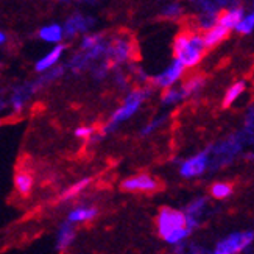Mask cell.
I'll return each mask as SVG.
<instances>
[{"label": "cell", "mask_w": 254, "mask_h": 254, "mask_svg": "<svg viewBox=\"0 0 254 254\" xmlns=\"http://www.w3.org/2000/svg\"><path fill=\"white\" fill-rule=\"evenodd\" d=\"M203 36L196 31L180 33L173 41V55L186 69H193L200 64L206 55Z\"/></svg>", "instance_id": "1"}, {"label": "cell", "mask_w": 254, "mask_h": 254, "mask_svg": "<svg viewBox=\"0 0 254 254\" xmlns=\"http://www.w3.org/2000/svg\"><path fill=\"white\" fill-rule=\"evenodd\" d=\"M150 95H151V92H150V89H147V87H139V89H132L131 92H128V95L124 98L122 105H120L111 114V117L108 119V122L102 131L105 134L106 132H113L120 124H124L125 120L134 116L140 109V106L145 103V100H148Z\"/></svg>", "instance_id": "2"}, {"label": "cell", "mask_w": 254, "mask_h": 254, "mask_svg": "<svg viewBox=\"0 0 254 254\" xmlns=\"http://www.w3.org/2000/svg\"><path fill=\"white\" fill-rule=\"evenodd\" d=\"M132 53H134V47L128 38H116L113 41H109L106 44V52H105V58L109 65H116V64H122L128 61Z\"/></svg>", "instance_id": "3"}, {"label": "cell", "mask_w": 254, "mask_h": 254, "mask_svg": "<svg viewBox=\"0 0 254 254\" xmlns=\"http://www.w3.org/2000/svg\"><path fill=\"white\" fill-rule=\"evenodd\" d=\"M253 237H254L253 231L229 234L226 239L218 242L214 254H237L240 251H244L247 247H250V244L253 242Z\"/></svg>", "instance_id": "4"}, {"label": "cell", "mask_w": 254, "mask_h": 254, "mask_svg": "<svg viewBox=\"0 0 254 254\" xmlns=\"http://www.w3.org/2000/svg\"><path fill=\"white\" fill-rule=\"evenodd\" d=\"M211 164V150H206L195 154V156L186 159L180 165V173L184 178H195V176H201Z\"/></svg>", "instance_id": "5"}, {"label": "cell", "mask_w": 254, "mask_h": 254, "mask_svg": "<svg viewBox=\"0 0 254 254\" xmlns=\"http://www.w3.org/2000/svg\"><path fill=\"white\" fill-rule=\"evenodd\" d=\"M186 70L187 69L184 67V65L175 58L169 64V67H165L162 72H159L158 75L153 76L151 83L156 86V87H159V89H167V87L175 86L176 83H178L183 78V75H184Z\"/></svg>", "instance_id": "6"}, {"label": "cell", "mask_w": 254, "mask_h": 254, "mask_svg": "<svg viewBox=\"0 0 254 254\" xmlns=\"http://www.w3.org/2000/svg\"><path fill=\"white\" fill-rule=\"evenodd\" d=\"M183 226H184V212L175 211V209L170 207L161 209V212L158 215V229L162 237L169 236L172 231Z\"/></svg>", "instance_id": "7"}, {"label": "cell", "mask_w": 254, "mask_h": 254, "mask_svg": "<svg viewBox=\"0 0 254 254\" xmlns=\"http://www.w3.org/2000/svg\"><path fill=\"white\" fill-rule=\"evenodd\" d=\"M158 187H159L158 181L147 173L131 176V178H127L122 183V189L129 190V192H153V190H156Z\"/></svg>", "instance_id": "8"}, {"label": "cell", "mask_w": 254, "mask_h": 254, "mask_svg": "<svg viewBox=\"0 0 254 254\" xmlns=\"http://www.w3.org/2000/svg\"><path fill=\"white\" fill-rule=\"evenodd\" d=\"M64 50H65V47L63 46V44H55V47L50 52H47L42 58H39L36 61L35 70L38 73H46L50 69H53L55 65H58V63H60V60L63 57Z\"/></svg>", "instance_id": "9"}, {"label": "cell", "mask_w": 254, "mask_h": 254, "mask_svg": "<svg viewBox=\"0 0 254 254\" xmlns=\"http://www.w3.org/2000/svg\"><path fill=\"white\" fill-rule=\"evenodd\" d=\"M94 24V20L91 17H86L83 14H73L67 19L64 25V35L69 36V38H73L76 35H81V33H86L89 30Z\"/></svg>", "instance_id": "10"}, {"label": "cell", "mask_w": 254, "mask_h": 254, "mask_svg": "<svg viewBox=\"0 0 254 254\" xmlns=\"http://www.w3.org/2000/svg\"><path fill=\"white\" fill-rule=\"evenodd\" d=\"M229 30L225 28L223 25H220V24H215L211 27V28H207L206 33L203 35V41H204V46L206 49H214L217 47L220 42H223L228 36H229Z\"/></svg>", "instance_id": "11"}, {"label": "cell", "mask_w": 254, "mask_h": 254, "mask_svg": "<svg viewBox=\"0 0 254 254\" xmlns=\"http://www.w3.org/2000/svg\"><path fill=\"white\" fill-rule=\"evenodd\" d=\"M245 14L244 8L240 6H231L228 8L226 11H223V13L217 14V24L223 25L225 28H228L229 31H233L234 27L237 25V22L240 20V17Z\"/></svg>", "instance_id": "12"}, {"label": "cell", "mask_w": 254, "mask_h": 254, "mask_svg": "<svg viewBox=\"0 0 254 254\" xmlns=\"http://www.w3.org/2000/svg\"><path fill=\"white\" fill-rule=\"evenodd\" d=\"M38 36L41 41L49 42V44H60L64 38V30L60 24H49L44 25L39 31Z\"/></svg>", "instance_id": "13"}, {"label": "cell", "mask_w": 254, "mask_h": 254, "mask_svg": "<svg viewBox=\"0 0 254 254\" xmlns=\"http://www.w3.org/2000/svg\"><path fill=\"white\" fill-rule=\"evenodd\" d=\"M204 84H206V80L201 75H195V76H190V78H187L180 87L183 98L186 100V98H189V97L195 95L196 92H200L204 87Z\"/></svg>", "instance_id": "14"}, {"label": "cell", "mask_w": 254, "mask_h": 254, "mask_svg": "<svg viewBox=\"0 0 254 254\" xmlns=\"http://www.w3.org/2000/svg\"><path fill=\"white\" fill-rule=\"evenodd\" d=\"M245 91H247V81H244V80H239L234 84H231L223 97V108L233 106L239 98L244 95Z\"/></svg>", "instance_id": "15"}, {"label": "cell", "mask_w": 254, "mask_h": 254, "mask_svg": "<svg viewBox=\"0 0 254 254\" xmlns=\"http://www.w3.org/2000/svg\"><path fill=\"white\" fill-rule=\"evenodd\" d=\"M75 239V229L70 222H65L61 225L58 231V239H57V248L58 250H65Z\"/></svg>", "instance_id": "16"}, {"label": "cell", "mask_w": 254, "mask_h": 254, "mask_svg": "<svg viewBox=\"0 0 254 254\" xmlns=\"http://www.w3.org/2000/svg\"><path fill=\"white\" fill-rule=\"evenodd\" d=\"M98 215V211L95 207H76L69 214V222L70 223H81V222H89Z\"/></svg>", "instance_id": "17"}, {"label": "cell", "mask_w": 254, "mask_h": 254, "mask_svg": "<svg viewBox=\"0 0 254 254\" xmlns=\"http://www.w3.org/2000/svg\"><path fill=\"white\" fill-rule=\"evenodd\" d=\"M14 184H16V190L27 196L31 192V187H33V176L27 172H19L14 178Z\"/></svg>", "instance_id": "18"}, {"label": "cell", "mask_w": 254, "mask_h": 254, "mask_svg": "<svg viewBox=\"0 0 254 254\" xmlns=\"http://www.w3.org/2000/svg\"><path fill=\"white\" fill-rule=\"evenodd\" d=\"M183 94L180 91V87H167V89H164V94L161 97V102L164 106H175L176 103L183 102Z\"/></svg>", "instance_id": "19"}, {"label": "cell", "mask_w": 254, "mask_h": 254, "mask_svg": "<svg viewBox=\"0 0 254 254\" xmlns=\"http://www.w3.org/2000/svg\"><path fill=\"white\" fill-rule=\"evenodd\" d=\"M89 183H91V180L89 178H83V180H80V181H76L75 184H72L69 189H65L64 192H63V195H61V200H64V201H69V200H72V198H75L76 195H80L87 186H89Z\"/></svg>", "instance_id": "20"}, {"label": "cell", "mask_w": 254, "mask_h": 254, "mask_svg": "<svg viewBox=\"0 0 254 254\" xmlns=\"http://www.w3.org/2000/svg\"><path fill=\"white\" fill-rule=\"evenodd\" d=\"M234 30L240 35H251L253 30H254V14L253 13H248V14H244L240 17V20L237 22V25L234 27Z\"/></svg>", "instance_id": "21"}, {"label": "cell", "mask_w": 254, "mask_h": 254, "mask_svg": "<svg viewBox=\"0 0 254 254\" xmlns=\"http://www.w3.org/2000/svg\"><path fill=\"white\" fill-rule=\"evenodd\" d=\"M211 193L217 200H225V198L231 196V193H233V186L228 183H215L211 187Z\"/></svg>", "instance_id": "22"}, {"label": "cell", "mask_w": 254, "mask_h": 254, "mask_svg": "<svg viewBox=\"0 0 254 254\" xmlns=\"http://www.w3.org/2000/svg\"><path fill=\"white\" fill-rule=\"evenodd\" d=\"M206 204H207V200L206 198H198V200H195V201H192L189 206L186 207V215H192V217H200V214L204 211V207H206Z\"/></svg>", "instance_id": "23"}, {"label": "cell", "mask_w": 254, "mask_h": 254, "mask_svg": "<svg viewBox=\"0 0 254 254\" xmlns=\"http://www.w3.org/2000/svg\"><path fill=\"white\" fill-rule=\"evenodd\" d=\"M105 38L102 35H86L84 38H81V42H80V49L83 52H87L91 50L92 47H95L97 44H100Z\"/></svg>", "instance_id": "24"}, {"label": "cell", "mask_w": 254, "mask_h": 254, "mask_svg": "<svg viewBox=\"0 0 254 254\" xmlns=\"http://www.w3.org/2000/svg\"><path fill=\"white\" fill-rule=\"evenodd\" d=\"M189 234H190L189 231H187V229L183 226V228H178V229L172 231V233H170L169 236H165L164 239H165V242H169V244L176 245V244H180V242H183Z\"/></svg>", "instance_id": "25"}, {"label": "cell", "mask_w": 254, "mask_h": 254, "mask_svg": "<svg viewBox=\"0 0 254 254\" xmlns=\"http://www.w3.org/2000/svg\"><path fill=\"white\" fill-rule=\"evenodd\" d=\"M164 122H165V117H164V116L154 117V119L151 120V122H148L145 127L142 128L140 134H142V136H148V134H151V132H154L158 128H161V127L164 125Z\"/></svg>", "instance_id": "26"}, {"label": "cell", "mask_w": 254, "mask_h": 254, "mask_svg": "<svg viewBox=\"0 0 254 254\" xmlns=\"http://www.w3.org/2000/svg\"><path fill=\"white\" fill-rule=\"evenodd\" d=\"M183 14V6L180 3H169L162 9V16L167 19H178Z\"/></svg>", "instance_id": "27"}, {"label": "cell", "mask_w": 254, "mask_h": 254, "mask_svg": "<svg viewBox=\"0 0 254 254\" xmlns=\"http://www.w3.org/2000/svg\"><path fill=\"white\" fill-rule=\"evenodd\" d=\"M94 128L92 127H78L75 129V136L78 139H91L94 136Z\"/></svg>", "instance_id": "28"}, {"label": "cell", "mask_w": 254, "mask_h": 254, "mask_svg": "<svg viewBox=\"0 0 254 254\" xmlns=\"http://www.w3.org/2000/svg\"><path fill=\"white\" fill-rule=\"evenodd\" d=\"M5 42H6V35L3 31H0V46H3Z\"/></svg>", "instance_id": "29"}, {"label": "cell", "mask_w": 254, "mask_h": 254, "mask_svg": "<svg viewBox=\"0 0 254 254\" xmlns=\"http://www.w3.org/2000/svg\"><path fill=\"white\" fill-rule=\"evenodd\" d=\"M60 2H63V0H60Z\"/></svg>", "instance_id": "30"}]
</instances>
